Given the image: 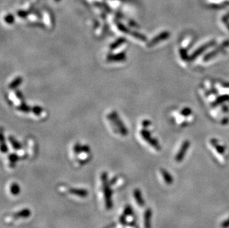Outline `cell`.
I'll return each mask as SVG.
<instances>
[{
  "mask_svg": "<svg viewBox=\"0 0 229 228\" xmlns=\"http://www.w3.org/2000/svg\"><path fill=\"white\" fill-rule=\"evenodd\" d=\"M222 228H228L229 227V219H228L226 221H225L222 224Z\"/></svg>",
  "mask_w": 229,
  "mask_h": 228,
  "instance_id": "cell-27",
  "label": "cell"
},
{
  "mask_svg": "<svg viewBox=\"0 0 229 228\" xmlns=\"http://www.w3.org/2000/svg\"><path fill=\"white\" fill-rule=\"evenodd\" d=\"M130 35H131L133 37H134L135 39H137L140 41H146L147 39L146 36H144L143 34L136 31H130Z\"/></svg>",
  "mask_w": 229,
  "mask_h": 228,
  "instance_id": "cell-14",
  "label": "cell"
},
{
  "mask_svg": "<svg viewBox=\"0 0 229 228\" xmlns=\"http://www.w3.org/2000/svg\"><path fill=\"white\" fill-rule=\"evenodd\" d=\"M117 28L118 29L122 31V33H125L126 34H130V30L128 29V28H126L124 24H122V23H118L117 24Z\"/></svg>",
  "mask_w": 229,
  "mask_h": 228,
  "instance_id": "cell-18",
  "label": "cell"
},
{
  "mask_svg": "<svg viewBox=\"0 0 229 228\" xmlns=\"http://www.w3.org/2000/svg\"><path fill=\"white\" fill-rule=\"evenodd\" d=\"M15 94L16 95V97H17L18 99H20V100H22V101L23 100V96H22V93L20 92V91H16Z\"/></svg>",
  "mask_w": 229,
  "mask_h": 228,
  "instance_id": "cell-25",
  "label": "cell"
},
{
  "mask_svg": "<svg viewBox=\"0 0 229 228\" xmlns=\"http://www.w3.org/2000/svg\"><path fill=\"white\" fill-rule=\"evenodd\" d=\"M140 134H141V136H142V137L144 138L146 142H148V143L153 147V148H156V150H160L159 149L160 148H159L158 142H157L156 139L151 138V133L148 131V130H147L146 129H143L140 131Z\"/></svg>",
  "mask_w": 229,
  "mask_h": 228,
  "instance_id": "cell-3",
  "label": "cell"
},
{
  "mask_svg": "<svg viewBox=\"0 0 229 228\" xmlns=\"http://www.w3.org/2000/svg\"><path fill=\"white\" fill-rule=\"evenodd\" d=\"M161 174H162L163 179H164V181L167 183V184H171V183L173 182V178L171 177V175L168 174V171L162 169V170H161Z\"/></svg>",
  "mask_w": 229,
  "mask_h": 228,
  "instance_id": "cell-12",
  "label": "cell"
},
{
  "mask_svg": "<svg viewBox=\"0 0 229 228\" xmlns=\"http://www.w3.org/2000/svg\"><path fill=\"white\" fill-rule=\"evenodd\" d=\"M16 109L19 111L24 112V113H28V112H30V110H31L30 108V107H28V106L27 105H25L24 103H22V105L18 106Z\"/></svg>",
  "mask_w": 229,
  "mask_h": 228,
  "instance_id": "cell-17",
  "label": "cell"
},
{
  "mask_svg": "<svg viewBox=\"0 0 229 228\" xmlns=\"http://www.w3.org/2000/svg\"><path fill=\"white\" fill-rule=\"evenodd\" d=\"M151 122L149 121V120H147V119L144 120V121H142V125L144 127H148L149 125H151Z\"/></svg>",
  "mask_w": 229,
  "mask_h": 228,
  "instance_id": "cell-24",
  "label": "cell"
},
{
  "mask_svg": "<svg viewBox=\"0 0 229 228\" xmlns=\"http://www.w3.org/2000/svg\"><path fill=\"white\" fill-rule=\"evenodd\" d=\"M151 210H148L145 213L144 215V225L145 228H151Z\"/></svg>",
  "mask_w": 229,
  "mask_h": 228,
  "instance_id": "cell-10",
  "label": "cell"
},
{
  "mask_svg": "<svg viewBox=\"0 0 229 228\" xmlns=\"http://www.w3.org/2000/svg\"><path fill=\"white\" fill-rule=\"evenodd\" d=\"M107 177H108V175L106 174V173H103V175H102V181H103V184L104 197H105L106 207H108V209H110L112 206L111 198V190H110L109 187H108V185Z\"/></svg>",
  "mask_w": 229,
  "mask_h": 228,
  "instance_id": "cell-2",
  "label": "cell"
},
{
  "mask_svg": "<svg viewBox=\"0 0 229 228\" xmlns=\"http://www.w3.org/2000/svg\"><path fill=\"white\" fill-rule=\"evenodd\" d=\"M59 190L64 191V192L71 193V194L78 195L79 197H85L88 195L87 191L85 190H83V189L68 188L66 186H60L59 187Z\"/></svg>",
  "mask_w": 229,
  "mask_h": 228,
  "instance_id": "cell-4",
  "label": "cell"
},
{
  "mask_svg": "<svg viewBox=\"0 0 229 228\" xmlns=\"http://www.w3.org/2000/svg\"><path fill=\"white\" fill-rule=\"evenodd\" d=\"M126 42V39L124 37H120L114 41V42L112 43L111 45H110V50H114L116 49L119 47H120L122 44H124L125 42Z\"/></svg>",
  "mask_w": 229,
  "mask_h": 228,
  "instance_id": "cell-9",
  "label": "cell"
},
{
  "mask_svg": "<svg viewBox=\"0 0 229 228\" xmlns=\"http://www.w3.org/2000/svg\"><path fill=\"white\" fill-rule=\"evenodd\" d=\"M1 150L3 153H7L8 152V147L6 145L5 142H2V146H1Z\"/></svg>",
  "mask_w": 229,
  "mask_h": 228,
  "instance_id": "cell-23",
  "label": "cell"
},
{
  "mask_svg": "<svg viewBox=\"0 0 229 228\" xmlns=\"http://www.w3.org/2000/svg\"><path fill=\"white\" fill-rule=\"evenodd\" d=\"M188 147H189V143H188V142H185V144H183V145L182 146L180 150H179V153H178L177 155V156H176V161H177V162H181L184 156H185V153L187 151Z\"/></svg>",
  "mask_w": 229,
  "mask_h": 228,
  "instance_id": "cell-7",
  "label": "cell"
},
{
  "mask_svg": "<svg viewBox=\"0 0 229 228\" xmlns=\"http://www.w3.org/2000/svg\"><path fill=\"white\" fill-rule=\"evenodd\" d=\"M126 59L125 52H121L116 54H108L107 56L108 62H123Z\"/></svg>",
  "mask_w": 229,
  "mask_h": 228,
  "instance_id": "cell-5",
  "label": "cell"
},
{
  "mask_svg": "<svg viewBox=\"0 0 229 228\" xmlns=\"http://www.w3.org/2000/svg\"><path fill=\"white\" fill-rule=\"evenodd\" d=\"M168 36H169L168 33L163 32V33H162V34H160L159 35H158L155 38L151 40V42L148 44V46L151 47V46L154 45V44H156L157 43L159 42V41L164 40V39H167L168 37Z\"/></svg>",
  "mask_w": 229,
  "mask_h": 228,
  "instance_id": "cell-6",
  "label": "cell"
},
{
  "mask_svg": "<svg viewBox=\"0 0 229 228\" xmlns=\"http://www.w3.org/2000/svg\"><path fill=\"white\" fill-rule=\"evenodd\" d=\"M5 20V22H7V23L11 24V23H13V21H14V17H13V16H12V15H11V14H9V15H8L7 16H6Z\"/></svg>",
  "mask_w": 229,
  "mask_h": 228,
  "instance_id": "cell-22",
  "label": "cell"
},
{
  "mask_svg": "<svg viewBox=\"0 0 229 228\" xmlns=\"http://www.w3.org/2000/svg\"><path fill=\"white\" fill-rule=\"evenodd\" d=\"M22 81H23V79H22L21 76L16 77V79H13V80L11 82V84L9 85V87L11 89H15L22 84Z\"/></svg>",
  "mask_w": 229,
  "mask_h": 228,
  "instance_id": "cell-11",
  "label": "cell"
},
{
  "mask_svg": "<svg viewBox=\"0 0 229 228\" xmlns=\"http://www.w3.org/2000/svg\"><path fill=\"white\" fill-rule=\"evenodd\" d=\"M108 119L111 121L112 123L114 124V125L118 128L120 133L122 134V136H127L128 133V129H127L125 126L124 125L123 122L121 121L120 117L118 116L117 113L116 111H112L111 114L108 116Z\"/></svg>",
  "mask_w": 229,
  "mask_h": 228,
  "instance_id": "cell-1",
  "label": "cell"
},
{
  "mask_svg": "<svg viewBox=\"0 0 229 228\" xmlns=\"http://www.w3.org/2000/svg\"><path fill=\"white\" fill-rule=\"evenodd\" d=\"M134 195L135 200H136V203L138 204L139 206H140V207L144 206V205H145L144 200H143V199L142 197V194H141L140 191L138 189H136V190H134Z\"/></svg>",
  "mask_w": 229,
  "mask_h": 228,
  "instance_id": "cell-8",
  "label": "cell"
},
{
  "mask_svg": "<svg viewBox=\"0 0 229 228\" xmlns=\"http://www.w3.org/2000/svg\"><path fill=\"white\" fill-rule=\"evenodd\" d=\"M30 215V212L28 210V209H24V210H22L18 213H15L14 216L18 217V218H27Z\"/></svg>",
  "mask_w": 229,
  "mask_h": 228,
  "instance_id": "cell-13",
  "label": "cell"
},
{
  "mask_svg": "<svg viewBox=\"0 0 229 228\" xmlns=\"http://www.w3.org/2000/svg\"><path fill=\"white\" fill-rule=\"evenodd\" d=\"M31 111L35 115L40 116V114L42 113V112L43 111V109H42L41 107H40V106H34V107H32Z\"/></svg>",
  "mask_w": 229,
  "mask_h": 228,
  "instance_id": "cell-19",
  "label": "cell"
},
{
  "mask_svg": "<svg viewBox=\"0 0 229 228\" xmlns=\"http://www.w3.org/2000/svg\"><path fill=\"white\" fill-rule=\"evenodd\" d=\"M9 141H10V142H11V145L13 146V148L15 150H19L20 148H21V144H19V142L16 141V140L13 137V136H10Z\"/></svg>",
  "mask_w": 229,
  "mask_h": 228,
  "instance_id": "cell-15",
  "label": "cell"
},
{
  "mask_svg": "<svg viewBox=\"0 0 229 228\" xmlns=\"http://www.w3.org/2000/svg\"><path fill=\"white\" fill-rule=\"evenodd\" d=\"M8 158H9L10 162H11V163H13V164H14V163H15L16 161L18 160L19 156H18L15 153H13V154H11L9 156H8Z\"/></svg>",
  "mask_w": 229,
  "mask_h": 228,
  "instance_id": "cell-21",
  "label": "cell"
},
{
  "mask_svg": "<svg viewBox=\"0 0 229 228\" xmlns=\"http://www.w3.org/2000/svg\"><path fill=\"white\" fill-rule=\"evenodd\" d=\"M82 151L84 153H88L90 152V148L87 145L82 146Z\"/></svg>",
  "mask_w": 229,
  "mask_h": 228,
  "instance_id": "cell-26",
  "label": "cell"
},
{
  "mask_svg": "<svg viewBox=\"0 0 229 228\" xmlns=\"http://www.w3.org/2000/svg\"><path fill=\"white\" fill-rule=\"evenodd\" d=\"M73 151H74V153L76 154H79L82 151V145L81 144H79V143L76 144L74 147H73Z\"/></svg>",
  "mask_w": 229,
  "mask_h": 228,
  "instance_id": "cell-20",
  "label": "cell"
},
{
  "mask_svg": "<svg viewBox=\"0 0 229 228\" xmlns=\"http://www.w3.org/2000/svg\"><path fill=\"white\" fill-rule=\"evenodd\" d=\"M10 191H11V193L13 195L19 194V185H17V184H16V183H13V184H11V187H10Z\"/></svg>",
  "mask_w": 229,
  "mask_h": 228,
  "instance_id": "cell-16",
  "label": "cell"
}]
</instances>
